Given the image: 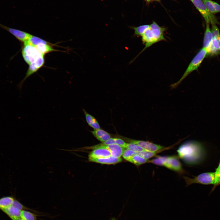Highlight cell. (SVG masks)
<instances>
[{
	"instance_id": "ffe728a7",
	"label": "cell",
	"mask_w": 220,
	"mask_h": 220,
	"mask_svg": "<svg viewBox=\"0 0 220 220\" xmlns=\"http://www.w3.org/2000/svg\"><path fill=\"white\" fill-rule=\"evenodd\" d=\"M83 111L85 116L86 121L88 124L94 130L100 129V126L96 119L90 114L88 113L84 109Z\"/></svg>"
},
{
	"instance_id": "1f68e13d",
	"label": "cell",
	"mask_w": 220,
	"mask_h": 220,
	"mask_svg": "<svg viewBox=\"0 0 220 220\" xmlns=\"http://www.w3.org/2000/svg\"><path fill=\"white\" fill-rule=\"evenodd\" d=\"M116 220L114 219V220Z\"/></svg>"
},
{
	"instance_id": "603a6c76",
	"label": "cell",
	"mask_w": 220,
	"mask_h": 220,
	"mask_svg": "<svg viewBox=\"0 0 220 220\" xmlns=\"http://www.w3.org/2000/svg\"><path fill=\"white\" fill-rule=\"evenodd\" d=\"M149 27V25H143L138 27H133L132 28L134 30V35L139 37L141 36Z\"/></svg>"
},
{
	"instance_id": "8fae6325",
	"label": "cell",
	"mask_w": 220,
	"mask_h": 220,
	"mask_svg": "<svg viewBox=\"0 0 220 220\" xmlns=\"http://www.w3.org/2000/svg\"><path fill=\"white\" fill-rule=\"evenodd\" d=\"M90 162L102 164H112L120 162L122 161L121 157L116 158L112 156L101 158H88Z\"/></svg>"
},
{
	"instance_id": "5bb4252c",
	"label": "cell",
	"mask_w": 220,
	"mask_h": 220,
	"mask_svg": "<svg viewBox=\"0 0 220 220\" xmlns=\"http://www.w3.org/2000/svg\"><path fill=\"white\" fill-rule=\"evenodd\" d=\"M1 210L12 220H16L21 218L22 211L12 205Z\"/></svg>"
},
{
	"instance_id": "f1b7e54d",
	"label": "cell",
	"mask_w": 220,
	"mask_h": 220,
	"mask_svg": "<svg viewBox=\"0 0 220 220\" xmlns=\"http://www.w3.org/2000/svg\"><path fill=\"white\" fill-rule=\"evenodd\" d=\"M12 206L22 211L24 209H27V208L23 205L17 200L14 199L12 205Z\"/></svg>"
},
{
	"instance_id": "2e32d148",
	"label": "cell",
	"mask_w": 220,
	"mask_h": 220,
	"mask_svg": "<svg viewBox=\"0 0 220 220\" xmlns=\"http://www.w3.org/2000/svg\"><path fill=\"white\" fill-rule=\"evenodd\" d=\"M126 143L122 139L118 138H110L106 141L99 144L88 147L89 149H94L98 147L112 144H116L124 148Z\"/></svg>"
},
{
	"instance_id": "6da1fadb",
	"label": "cell",
	"mask_w": 220,
	"mask_h": 220,
	"mask_svg": "<svg viewBox=\"0 0 220 220\" xmlns=\"http://www.w3.org/2000/svg\"><path fill=\"white\" fill-rule=\"evenodd\" d=\"M198 142L190 141L182 145L177 150L179 157L185 163H195L200 157L201 147Z\"/></svg>"
},
{
	"instance_id": "d4e9b609",
	"label": "cell",
	"mask_w": 220,
	"mask_h": 220,
	"mask_svg": "<svg viewBox=\"0 0 220 220\" xmlns=\"http://www.w3.org/2000/svg\"><path fill=\"white\" fill-rule=\"evenodd\" d=\"M215 178L214 186L212 191L220 184V160L218 167L215 169Z\"/></svg>"
},
{
	"instance_id": "52a82bcc",
	"label": "cell",
	"mask_w": 220,
	"mask_h": 220,
	"mask_svg": "<svg viewBox=\"0 0 220 220\" xmlns=\"http://www.w3.org/2000/svg\"><path fill=\"white\" fill-rule=\"evenodd\" d=\"M204 18L206 24L219 23L216 17L206 7L201 0H191Z\"/></svg>"
},
{
	"instance_id": "83f0119b",
	"label": "cell",
	"mask_w": 220,
	"mask_h": 220,
	"mask_svg": "<svg viewBox=\"0 0 220 220\" xmlns=\"http://www.w3.org/2000/svg\"><path fill=\"white\" fill-rule=\"evenodd\" d=\"M137 154H138L137 152L125 148L123 150L122 156L124 159L127 160L130 158Z\"/></svg>"
},
{
	"instance_id": "9c48e42d",
	"label": "cell",
	"mask_w": 220,
	"mask_h": 220,
	"mask_svg": "<svg viewBox=\"0 0 220 220\" xmlns=\"http://www.w3.org/2000/svg\"><path fill=\"white\" fill-rule=\"evenodd\" d=\"M126 141L129 143L134 144L139 146L143 149L149 152H156L165 148V147L147 141L138 140L126 138Z\"/></svg>"
},
{
	"instance_id": "7a4b0ae2",
	"label": "cell",
	"mask_w": 220,
	"mask_h": 220,
	"mask_svg": "<svg viewBox=\"0 0 220 220\" xmlns=\"http://www.w3.org/2000/svg\"><path fill=\"white\" fill-rule=\"evenodd\" d=\"M165 30V28L159 26L156 22L153 21L150 25L149 28L141 36L142 43L145 45L144 48L131 61V63L146 48L157 42L166 41L164 36Z\"/></svg>"
},
{
	"instance_id": "484cf974",
	"label": "cell",
	"mask_w": 220,
	"mask_h": 220,
	"mask_svg": "<svg viewBox=\"0 0 220 220\" xmlns=\"http://www.w3.org/2000/svg\"><path fill=\"white\" fill-rule=\"evenodd\" d=\"M21 218L24 220H36V219L34 214L24 210L21 211Z\"/></svg>"
},
{
	"instance_id": "9a60e30c",
	"label": "cell",
	"mask_w": 220,
	"mask_h": 220,
	"mask_svg": "<svg viewBox=\"0 0 220 220\" xmlns=\"http://www.w3.org/2000/svg\"><path fill=\"white\" fill-rule=\"evenodd\" d=\"M212 41V33L210 29L209 24H206V28L203 41V47L207 51V54L210 50L211 45Z\"/></svg>"
},
{
	"instance_id": "4316f807",
	"label": "cell",
	"mask_w": 220,
	"mask_h": 220,
	"mask_svg": "<svg viewBox=\"0 0 220 220\" xmlns=\"http://www.w3.org/2000/svg\"><path fill=\"white\" fill-rule=\"evenodd\" d=\"M124 148L137 152L145 151L138 145L130 143H126Z\"/></svg>"
},
{
	"instance_id": "e0dca14e",
	"label": "cell",
	"mask_w": 220,
	"mask_h": 220,
	"mask_svg": "<svg viewBox=\"0 0 220 220\" xmlns=\"http://www.w3.org/2000/svg\"><path fill=\"white\" fill-rule=\"evenodd\" d=\"M207 8L212 13L220 12V5L211 0H201Z\"/></svg>"
},
{
	"instance_id": "4dcf8cb0",
	"label": "cell",
	"mask_w": 220,
	"mask_h": 220,
	"mask_svg": "<svg viewBox=\"0 0 220 220\" xmlns=\"http://www.w3.org/2000/svg\"><path fill=\"white\" fill-rule=\"evenodd\" d=\"M147 0L150 1V0Z\"/></svg>"
},
{
	"instance_id": "44dd1931",
	"label": "cell",
	"mask_w": 220,
	"mask_h": 220,
	"mask_svg": "<svg viewBox=\"0 0 220 220\" xmlns=\"http://www.w3.org/2000/svg\"><path fill=\"white\" fill-rule=\"evenodd\" d=\"M127 161L136 165L139 166L148 163V160L137 154L130 158Z\"/></svg>"
},
{
	"instance_id": "3957f363",
	"label": "cell",
	"mask_w": 220,
	"mask_h": 220,
	"mask_svg": "<svg viewBox=\"0 0 220 220\" xmlns=\"http://www.w3.org/2000/svg\"><path fill=\"white\" fill-rule=\"evenodd\" d=\"M207 55V51L203 47L192 59L180 79L170 86L171 88L174 89L176 87L192 72L197 70Z\"/></svg>"
},
{
	"instance_id": "ba28073f",
	"label": "cell",
	"mask_w": 220,
	"mask_h": 220,
	"mask_svg": "<svg viewBox=\"0 0 220 220\" xmlns=\"http://www.w3.org/2000/svg\"><path fill=\"white\" fill-rule=\"evenodd\" d=\"M28 43L34 46L43 54L53 51L54 49L49 43L38 37L32 35L26 41Z\"/></svg>"
},
{
	"instance_id": "7402d4cb",
	"label": "cell",
	"mask_w": 220,
	"mask_h": 220,
	"mask_svg": "<svg viewBox=\"0 0 220 220\" xmlns=\"http://www.w3.org/2000/svg\"><path fill=\"white\" fill-rule=\"evenodd\" d=\"M12 196H6L0 199V209L2 210L12 205L14 200Z\"/></svg>"
},
{
	"instance_id": "ac0fdd59",
	"label": "cell",
	"mask_w": 220,
	"mask_h": 220,
	"mask_svg": "<svg viewBox=\"0 0 220 220\" xmlns=\"http://www.w3.org/2000/svg\"><path fill=\"white\" fill-rule=\"evenodd\" d=\"M91 132L97 140L102 142H105L111 138L109 134L101 129L94 130Z\"/></svg>"
},
{
	"instance_id": "7c38bea8",
	"label": "cell",
	"mask_w": 220,
	"mask_h": 220,
	"mask_svg": "<svg viewBox=\"0 0 220 220\" xmlns=\"http://www.w3.org/2000/svg\"><path fill=\"white\" fill-rule=\"evenodd\" d=\"M112 156L110 151L108 149L98 147L93 149L89 154L88 158H101Z\"/></svg>"
},
{
	"instance_id": "f546056e",
	"label": "cell",
	"mask_w": 220,
	"mask_h": 220,
	"mask_svg": "<svg viewBox=\"0 0 220 220\" xmlns=\"http://www.w3.org/2000/svg\"><path fill=\"white\" fill-rule=\"evenodd\" d=\"M16 220H24L23 219H22L21 218H19Z\"/></svg>"
},
{
	"instance_id": "8992f818",
	"label": "cell",
	"mask_w": 220,
	"mask_h": 220,
	"mask_svg": "<svg viewBox=\"0 0 220 220\" xmlns=\"http://www.w3.org/2000/svg\"><path fill=\"white\" fill-rule=\"evenodd\" d=\"M184 178L186 186L193 183H199L204 185L213 184L214 183L215 173L206 172L200 174L193 178L184 176Z\"/></svg>"
},
{
	"instance_id": "30bf717a",
	"label": "cell",
	"mask_w": 220,
	"mask_h": 220,
	"mask_svg": "<svg viewBox=\"0 0 220 220\" xmlns=\"http://www.w3.org/2000/svg\"><path fill=\"white\" fill-rule=\"evenodd\" d=\"M0 27L7 31L19 41L24 43L27 41L31 36V35L26 32L7 27L1 24Z\"/></svg>"
},
{
	"instance_id": "d6986e66",
	"label": "cell",
	"mask_w": 220,
	"mask_h": 220,
	"mask_svg": "<svg viewBox=\"0 0 220 220\" xmlns=\"http://www.w3.org/2000/svg\"><path fill=\"white\" fill-rule=\"evenodd\" d=\"M220 52V37H212L211 45L209 52V54H216Z\"/></svg>"
},
{
	"instance_id": "4fadbf2b",
	"label": "cell",
	"mask_w": 220,
	"mask_h": 220,
	"mask_svg": "<svg viewBox=\"0 0 220 220\" xmlns=\"http://www.w3.org/2000/svg\"><path fill=\"white\" fill-rule=\"evenodd\" d=\"M98 147H103L108 149L110 152L112 156L116 158L121 157L125 148L120 145L116 144L101 146L97 148Z\"/></svg>"
},
{
	"instance_id": "277c9868",
	"label": "cell",
	"mask_w": 220,
	"mask_h": 220,
	"mask_svg": "<svg viewBox=\"0 0 220 220\" xmlns=\"http://www.w3.org/2000/svg\"><path fill=\"white\" fill-rule=\"evenodd\" d=\"M148 163L163 166L179 173L183 172L181 164L176 156H159L152 160H148Z\"/></svg>"
},
{
	"instance_id": "5b68a950",
	"label": "cell",
	"mask_w": 220,
	"mask_h": 220,
	"mask_svg": "<svg viewBox=\"0 0 220 220\" xmlns=\"http://www.w3.org/2000/svg\"><path fill=\"white\" fill-rule=\"evenodd\" d=\"M22 53L24 60L29 65L36 62L44 55L35 46L26 42L24 43Z\"/></svg>"
},
{
	"instance_id": "cb8c5ba5",
	"label": "cell",
	"mask_w": 220,
	"mask_h": 220,
	"mask_svg": "<svg viewBox=\"0 0 220 220\" xmlns=\"http://www.w3.org/2000/svg\"><path fill=\"white\" fill-rule=\"evenodd\" d=\"M167 149V148H165L161 150L153 152L145 151L141 152H138V154L144 158L148 160V159L154 156L157 153L163 150H166Z\"/></svg>"
}]
</instances>
